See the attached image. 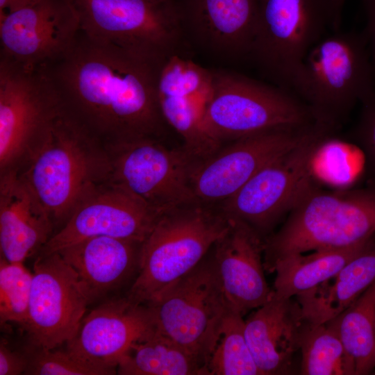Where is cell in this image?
I'll use <instances>...</instances> for the list:
<instances>
[{"instance_id":"277c9868","label":"cell","mask_w":375,"mask_h":375,"mask_svg":"<svg viewBox=\"0 0 375 375\" xmlns=\"http://www.w3.org/2000/svg\"><path fill=\"white\" fill-rule=\"evenodd\" d=\"M219 207L195 202L163 212L142 242L137 276L126 296L147 304L191 272L226 232Z\"/></svg>"},{"instance_id":"8d00e7d4","label":"cell","mask_w":375,"mask_h":375,"mask_svg":"<svg viewBox=\"0 0 375 375\" xmlns=\"http://www.w3.org/2000/svg\"><path fill=\"white\" fill-rule=\"evenodd\" d=\"M154 1H158V2H169V1H172L174 0H154Z\"/></svg>"},{"instance_id":"836d02e7","label":"cell","mask_w":375,"mask_h":375,"mask_svg":"<svg viewBox=\"0 0 375 375\" xmlns=\"http://www.w3.org/2000/svg\"><path fill=\"white\" fill-rule=\"evenodd\" d=\"M367 23L364 33L367 39L371 60L375 73V0H362Z\"/></svg>"},{"instance_id":"1f68e13d","label":"cell","mask_w":375,"mask_h":375,"mask_svg":"<svg viewBox=\"0 0 375 375\" xmlns=\"http://www.w3.org/2000/svg\"><path fill=\"white\" fill-rule=\"evenodd\" d=\"M361 104L351 138L362 153L368 184L375 185V94Z\"/></svg>"},{"instance_id":"7c38bea8","label":"cell","mask_w":375,"mask_h":375,"mask_svg":"<svg viewBox=\"0 0 375 375\" xmlns=\"http://www.w3.org/2000/svg\"><path fill=\"white\" fill-rule=\"evenodd\" d=\"M110 180L163 213L197 202L190 176L196 161L183 149H169L159 138L140 137L106 147Z\"/></svg>"},{"instance_id":"d4e9b609","label":"cell","mask_w":375,"mask_h":375,"mask_svg":"<svg viewBox=\"0 0 375 375\" xmlns=\"http://www.w3.org/2000/svg\"><path fill=\"white\" fill-rule=\"evenodd\" d=\"M374 240L344 249L315 251L308 255L299 253L278 260L270 271L276 274L274 294L292 298L312 289L335 276Z\"/></svg>"},{"instance_id":"5b68a950","label":"cell","mask_w":375,"mask_h":375,"mask_svg":"<svg viewBox=\"0 0 375 375\" xmlns=\"http://www.w3.org/2000/svg\"><path fill=\"white\" fill-rule=\"evenodd\" d=\"M374 94L375 73L364 31H333L308 52L297 95L317 122L336 132L358 103Z\"/></svg>"},{"instance_id":"3957f363","label":"cell","mask_w":375,"mask_h":375,"mask_svg":"<svg viewBox=\"0 0 375 375\" xmlns=\"http://www.w3.org/2000/svg\"><path fill=\"white\" fill-rule=\"evenodd\" d=\"M106 147L63 113L19 174L55 226V232L93 189L110 180Z\"/></svg>"},{"instance_id":"74e56055","label":"cell","mask_w":375,"mask_h":375,"mask_svg":"<svg viewBox=\"0 0 375 375\" xmlns=\"http://www.w3.org/2000/svg\"><path fill=\"white\" fill-rule=\"evenodd\" d=\"M374 351H375V349H374Z\"/></svg>"},{"instance_id":"4316f807","label":"cell","mask_w":375,"mask_h":375,"mask_svg":"<svg viewBox=\"0 0 375 375\" xmlns=\"http://www.w3.org/2000/svg\"><path fill=\"white\" fill-rule=\"evenodd\" d=\"M328 323L337 333L356 367V375L375 367V282Z\"/></svg>"},{"instance_id":"603a6c76","label":"cell","mask_w":375,"mask_h":375,"mask_svg":"<svg viewBox=\"0 0 375 375\" xmlns=\"http://www.w3.org/2000/svg\"><path fill=\"white\" fill-rule=\"evenodd\" d=\"M141 244L96 236L56 252L76 272L91 303L119 288L138 270Z\"/></svg>"},{"instance_id":"7402d4cb","label":"cell","mask_w":375,"mask_h":375,"mask_svg":"<svg viewBox=\"0 0 375 375\" xmlns=\"http://www.w3.org/2000/svg\"><path fill=\"white\" fill-rule=\"evenodd\" d=\"M55 226L26 181L19 174L0 175L1 257L24 261L40 249L55 233Z\"/></svg>"},{"instance_id":"6da1fadb","label":"cell","mask_w":375,"mask_h":375,"mask_svg":"<svg viewBox=\"0 0 375 375\" xmlns=\"http://www.w3.org/2000/svg\"><path fill=\"white\" fill-rule=\"evenodd\" d=\"M163 63L94 42L80 31L65 54L40 69L62 113L107 147L164 133L156 92Z\"/></svg>"},{"instance_id":"52a82bcc","label":"cell","mask_w":375,"mask_h":375,"mask_svg":"<svg viewBox=\"0 0 375 375\" xmlns=\"http://www.w3.org/2000/svg\"><path fill=\"white\" fill-rule=\"evenodd\" d=\"M210 69L211 90L203 124L221 144L271 129L319 123L292 92L231 69Z\"/></svg>"},{"instance_id":"d6986e66","label":"cell","mask_w":375,"mask_h":375,"mask_svg":"<svg viewBox=\"0 0 375 375\" xmlns=\"http://www.w3.org/2000/svg\"><path fill=\"white\" fill-rule=\"evenodd\" d=\"M155 329L149 307L125 295L106 301L85 315L67 349L84 362L117 372L132 344Z\"/></svg>"},{"instance_id":"f1b7e54d","label":"cell","mask_w":375,"mask_h":375,"mask_svg":"<svg viewBox=\"0 0 375 375\" xmlns=\"http://www.w3.org/2000/svg\"><path fill=\"white\" fill-rule=\"evenodd\" d=\"M300 351L303 375H356L353 360L336 331L326 322L306 323Z\"/></svg>"},{"instance_id":"7a4b0ae2","label":"cell","mask_w":375,"mask_h":375,"mask_svg":"<svg viewBox=\"0 0 375 375\" xmlns=\"http://www.w3.org/2000/svg\"><path fill=\"white\" fill-rule=\"evenodd\" d=\"M374 235L375 185L325 190L315 183L278 231L265 238V270L288 256L344 249Z\"/></svg>"},{"instance_id":"2e32d148","label":"cell","mask_w":375,"mask_h":375,"mask_svg":"<svg viewBox=\"0 0 375 375\" xmlns=\"http://www.w3.org/2000/svg\"><path fill=\"white\" fill-rule=\"evenodd\" d=\"M80 31L70 0H33L0 15V58L40 69L65 54Z\"/></svg>"},{"instance_id":"83f0119b","label":"cell","mask_w":375,"mask_h":375,"mask_svg":"<svg viewBox=\"0 0 375 375\" xmlns=\"http://www.w3.org/2000/svg\"><path fill=\"white\" fill-rule=\"evenodd\" d=\"M243 315L228 309L206 362L208 375H260L249 347Z\"/></svg>"},{"instance_id":"ac0fdd59","label":"cell","mask_w":375,"mask_h":375,"mask_svg":"<svg viewBox=\"0 0 375 375\" xmlns=\"http://www.w3.org/2000/svg\"><path fill=\"white\" fill-rule=\"evenodd\" d=\"M211 83V69L184 54L167 58L158 76L156 92L161 116L165 124L181 135L183 149L197 162L209 157L222 147L208 133L203 124Z\"/></svg>"},{"instance_id":"d590c367","label":"cell","mask_w":375,"mask_h":375,"mask_svg":"<svg viewBox=\"0 0 375 375\" xmlns=\"http://www.w3.org/2000/svg\"><path fill=\"white\" fill-rule=\"evenodd\" d=\"M346 0H331L338 19L341 23L342 9Z\"/></svg>"},{"instance_id":"ba28073f","label":"cell","mask_w":375,"mask_h":375,"mask_svg":"<svg viewBox=\"0 0 375 375\" xmlns=\"http://www.w3.org/2000/svg\"><path fill=\"white\" fill-rule=\"evenodd\" d=\"M89 39L164 62L187 47L174 1L70 0Z\"/></svg>"},{"instance_id":"484cf974","label":"cell","mask_w":375,"mask_h":375,"mask_svg":"<svg viewBox=\"0 0 375 375\" xmlns=\"http://www.w3.org/2000/svg\"><path fill=\"white\" fill-rule=\"evenodd\" d=\"M121 375H208L194 354L156 329L137 341L118 364Z\"/></svg>"},{"instance_id":"f546056e","label":"cell","mask_w":375,"mask_h":375,"mask_svg":"<svg viewBox=\"0 0 375 375\" xmlns=\"http://www.w3.org/2000/svg\"><path fill=\"white\" fill-rule=\"evenodd\" d=\"M33 280L23 262L0 260V322L1 325L13 322L22 327L28 319Z\"/></svg>"},{"instance_id":"ffe728a7","label":"cell","mask_w":375,"mask_h":375,"mask_svg":"<svg viewBox=\"0 0 375 375\" xmlns=\"http://www.w3.org/2000/svg\"><path fill=\"white\" fill-rule=\"evenodd\" d=\"M228 219L211 260L227 304L244 315L268 301L274 290L264 274L265 238L247 224Z\"/></svg>"},{"instance_id":"8992f818","label":"cell","mask_w":375,"mask_h":375,"mask_svg":"<svg viewBox=\"0 0 375 375\" xmlns=\"http://www.w3.org/2000/svg\"><path fill=\"white\" fill-rule=\"evenodd\" d=\"M340 25L331 0H258L248 61L271 83L297 95L308 52Z\"/></svg>"},{"instance_id":"cb8c5ba5","label":"cell","mask_w":375,"mask_h":375,"mask_svg":"<svg viewBox=\"0 0 375 375\" xmlns=\"http://www.w3.org/2000/svg\"><path fill=\"white\" fill-rule=\"evenodd\" d=\"M375 282V240L335 276L294 297L312 325L326 323L354 302Z\"/></svg>"},{"instance_id":"9a60e30c","label":"cell","mask_w":375,"mask_h":375,"mask_svg":"<svg viewBox=\"0 0 375 375\" xmlns=\"http://www.w3.org/2000/svg\"><path fill=\"white\" fill-rule=\"evenodd\" d=\"M187 47L211 61H248L258 22V0H174Z\"/></svg>"},{"instance_id":"5bb4252c","label":"cell","mask_w":375,"mask_h":375,"mask_svg":"<svg viewBox=\"0 0 375 375\" xmlns=\"http://www.w3.org/2000/svg\"><path fill=\"white\" fill-rule=\"evenodd\" d=\"M89 304L77 274L61 255L39 254L24 327L32 347L55 349L67 344L77 333Z\"/></svg>"},{"instance_id":"44dd1931","label":"cell","mask_w":375,"mask_h":375,"mask_svg":"<svg viewBox=\"0 0 375 375\" xmlns=\"http://www.w3.org/2000/svg\"><path fill=\"white\" fill-rule=\"evenodd\" d=\"M306 323L295 299L278 297L274 293L250 315L245 320L244 333L260 375L292 372Z\"/></svg>"},{"instance_id":"e575fe53","label":"cell","mask_w":375,"mask_h":375,"mask_svg":"<svg viewBox=\"0 0 375 375\" xmlns=\"http://www.w3.org/2000/svg\"><path fill=\"white\" fill-rule=\"evenodd\" d=\"M33 0H0V15L22 8Z\"/></svg>"},{"instance_id":"8fae6325","label":"cell","mask_w":375,"mask_h":375,"mask_svg":"<svg viewBox=\"0 0 375 375\" xmlns=\"http://www.w3.org/2000/svg\"><path fill=\"white\" fill-rule=\"evenodd\" d=\"M146 305L156 330L194 354L206 367L219 328L230 309L211 258L203 260Z\"/></svg>"},{"instance_id":"4fadbf2b","label":"cell","mask_w":375,"mask_h":375,"mask_svg":"<svg viewBox=\"0 0 375 375\" xmlns=\"http://www.w3.org/2000/svg\"><path fill=\"white\" fill-rule=\"evenodd\" d=\"M324 128L316 123L274 128L221 147L193 166L190 182L197 201L211 205L225 201L272 160Z\"/></svg>"},{"instance_id":"d6a6232c","label":"cell","mask_w":375,"mask_h":375,"mask_svg":"<svg viewBox=\"0 0 375 375\" xmlns=\"http://www.w3.org/2000/svg\"><path fill=\"white\" fill-rule=\"evenodd\" d=\"M28 365V353L12 349L1 338L0 342V375H19L25 373Z\"/></svg>"},{"instance_id":"9c48e42d","label":"cell","mask_w":375,"mask_h":375,"mask_svg":"<svg viewBox=\"0 0 375 375\" xmlns=\"http://www.w3.org/2000/svg\"><path fill=\"white\" fill-rule=\"evenodd\" d=\"M62 113L40 69L0 58V175L21 174Z\"/></svg>"},{"instance_id":"30bf717a","label":"cell","mask_w":375,"mask_h":375,"mask_svg":"<svg viewBox=\"0 0 375 375\" xmlns=\"http://www.w3.org/2000/svg\"><path fill=\"white\" fill-rule=\"evenodd\" d=\"M334 133L322 128L282 153L218 207L227 217L247 224L264 238L315 183L316 157Z\"/></svg>"},{"instance_id":"4dcf8cb0","label":"cell","mask_w":375,"mask_h":375,"mask_svg":"<svg viewBox=\"0 0 375 375\" xmlns=\"http://www.w3.org/2000/svg\"><path fill=\"white\" fill-rule=\"evenodd\" d=\"M33 347L28 353L24 374L29 375H110L112 369L88 363L66 351Z\"/></svg>"},{"instance_id":"e0dca14e","label":"cell","mask_w":375,"mask_h":375,"mask_svg":"<svg viewBox=\"0 0 375 375\" xmlns=\"http://www.w3.org/2000/svg\"><path fill=\"white\" fill-rule=\"evenodd\" d=\"M162 214L108 180L83 199L39 254L56 252L76 242L96 236L142 243Z\"/></svg>"}]
</instances>
